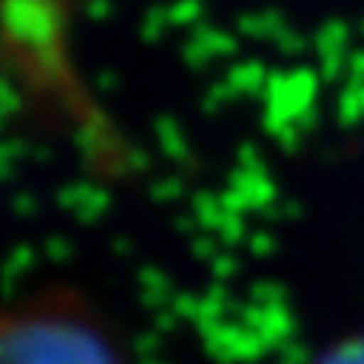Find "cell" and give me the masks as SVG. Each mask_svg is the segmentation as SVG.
<instances>
[{
  "mask_svg": "<svg viewBox=\"0 0 364 364\" xmlns=\"http://www.w3.org/2000/svg\"><path fill=\"white\" fill-rule=\"evenodd\" d=\"M314 364H364V333H352L320 352Z\"/></svg>",
  "mask_w": 364,
  "mask_h": 364,
  "instance_id": "obj_2",
  "label": "cell"
},
{
  "mask_svg": "<svg viewBox=\"0 0 364 364\" xmlns=\"http://www.w3.org/2000/svg\"><path fill=\"white\" fill-rule=\"evenodd\" d=\"M0 364H134L115 320L70 282L0 294Z\"/></svg>",
  "mask_w": 364,
  "mask_h": 364,
  "instance_id": "obj_1",
  "label": "cell"
}]
</instances>
